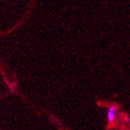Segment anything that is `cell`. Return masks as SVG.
<instances>
[{
    "label": "cell",
    "instance_id": "cell-1",
    "mask_svg": "<svg viewBox=\"0 0 130 130\" xmlns=\"http://www.w3.org/2000/svg\"><path fill=\"white\" fill-rule=\"evenodd\" d=\"M116 110H118V107H116V106H111L108 109V111H107V120H108V122L110 123V124L113 123L114 120H115Z\"/></svg>",
    "mask_w": 130,
    "mask_h": 130
}]
</instances>
